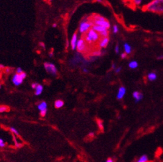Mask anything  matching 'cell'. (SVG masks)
<instances>
[{
  "instance_id": "1",
  "label": "cell",
  "mask_w": 163,
  "mask_h": 162,
  "mask_svg": "<svg viewBox=\"0 0 163 162\" xmlns=\"http://www.w3.org/2000/svg\"><path fill=\"white\" fill-rule=\"evenodd\" d=\"M147 11L152 13H163V0H154L145 6Z\"/></svg>"
},
{
  "instance_id": "2",
  "label": "cell",
  "mask_w": 163,
  "mask_h": 162,
  "mask_svg": "<svg viewBox=\"0 0 163 162\" xmlns=\"http://www.w3.org/2000/svg\"><path fill=\"white\" fill-rule=\"evenodd\" d=\"M100 35L98 32H96L95 30H94L92 28L88 31V32L85 35L84 39L85 42L87 44H91L97 42L100 40Z\"/></svg>"
},
{
  "instance_id": "3",
  "label": "cell",
  "mask_w": 163,
  "mask_h": 162,
  "mask_svg": "<svg viewBox=\"0 0 163 162\" xmlns=\"http://www.w3.org/2000/svg\"><path fill=\"white\" fill-rule=\"evenodd\" d=\"M92 21L94 22V25L104 27L107 29H109L111 27V25L107 20L99 15H94V18Z\"/></svg>"
},
{
  "instance_id": "4",
  "label": "cell",
  "mask_w": 163,
  "mask_h": 162,
  "mask_svg": "<svg viewBox=\"0 0 163 162\" xmlns=\"http://www.w3.org/2000/svg\"><path fill=\"white\" fill-rule=\"evenodd\" d=\"M94 25V22L92 20H84L80 24L79 32H80L81 34L87 33L90 29H91L92 26Z\"/></svg>"
},
{
  "instance_id": "5",
  "label": "cell",
  "mask_w": 163,
  "mask_h": 162,
  "mask_svg": "<svg viewBox=\"0 0 163 162\" xmlns=\"http://www.w3.org/2000/svg\"><path fill=\"white\" fill-rule=\"evenodd\" d=\"M26 76L27 74L26 73H25V72H23V73L21 74H15V75L13 76V78H12V82H13V84L16 85V86H19V85H20L23 83V80L26 78Z\"/></svg>"
},
{
  "instance_id": "6",
  "label": "cell",
  "mask_w": 163,
  "mask_h": 162,
  "mask_svg": "<svg viewBox=\"0 0 163 162\" xmlns=\"http://www.w3.org/2000/svg\"><path fill=\"white\" fill-rule=\"evenodd\" d=\"M44 66L46 71H47L48 74L53 75V76H55L57 74V69L54 64L50 62H45L44 64Z\"/></svg>"
},
{
  "instance_id": "7",
  "label": "cell",
  "mask_w": 163,
  "mask_h": 162,
  "mask_svg": "<svg viewBox=\"0 0 163 162\" xmlns=\"http://www.w3.org/2000/svg\"><path fill=\"white\" fill-rule=\"evenodd\" d=\"M76 49L79 52L81 53H84V52H86L87 50V44L86 42H85L84 39H79L77 42V45H76Z\"/></svg>"
},
{
  "instance_id": "8",
  "label": "cell",
  "mask_w": 163,
  "mask_h": 162,
  "mask_svg": "<svg viewBox=\"0 0 163 162\" xmlns=\"http://www.w3.org/2000/svg\"><path fill=\"white\" fill-rule=\"evenodd\" d=\"M38 108L41 112V116L44 117L47 112V103L45 101H42L38 105Z\"/></svg>"
},
{
  "instance_id": "9",
  "label": "cell",
  "mask_w": 163,
  "mask_h": 162,
  "mask_svg": "<svg viewBox=\"0 0 163 162\" xmlns=\"http://www.w3.org/2000/svg\"><path fill=\"white\" fill-rule=\"evenodd\" d=\"M109 42V37H103L98 42V46L101 48H105L107 46Z\"/></svg>"
},
{
  "instance_id": "10",
  "label": "cell",
  "mask_w": 163,
  "mask_h": 162,
  "mask_svg": "<svg viewBox=\"0 0 163 162\" xmlns=\"http://www.w3.org/2000/svg\"><path fill=\"white\" fill-rule=\"evenodd\" d=\"M77 42H78V34H77V32H75L74 35H72L71 41H70V45H71L72 50H76Z\"/></svg>"
},
{
  "instance_id": "11",
  "label": "cell",
  "mask_w": 163,
  "mask_h": 162,
  "mask_svg": "<svg viewBox=\"0 0 163 162\" xmlns=\"http://www.w3.org/2000/svg\"><path fill=\"white\" fill-rule=\"evenodd\" d=\"M126 93V89L123 86L120 87L119 90H118V94H117V99L119 100L122 99L124 97Z\"/></svg>"
},
{
  "instance_id": "12",
  "label": "cell",
  "mask_w": 163,
  "mask_h": 162,
  "mask_svg": "<svg viewBox=\"0 0 163 162\" xmlns=\"http://www.w3.org/2000/svg\"><path fill=\"white\" fill-rule=\"evenodd\" d=\"M133 98H134V99H135V102H136V103H138V102L140 101L141 100H142L143 97V93L139 92V91H135L133 93Z\"/></svg>"
},
{
  "instance_id": "13",
  "label": "cell",
  "mask_w": 163,
  "mask_h": 162,
  "mask_svg": "<svg viewBox=\"0 0 163 162\" xmlns=\"http://www.w3.org/2000/svg\"><path fill=\"white\" fill-rule=\"evenodd\" d=\"M91 28L94 30H95L96 32H98V34H100V33L105 31L106 30H108V29H107V28H105L104 27L99 26V25H94L92 26V28Z\"/></svg>"
},
{
  "instance_id": "14",
  "label": "cell",
  "mask_w": 163,
  "mask_h": 162,
  "mask_svg": "<svg viewBox=\"0 0 163 162\" xmlns=\"http://www.w3.org/2000/svg\"><path fill=\"white\" fill-rule=\"evenodd\" d=\"M148 161L149 160H148V156L147 155H142L135 161V162H148Z\"/></svg>"
},
{
  "instance_id": "15",
  "label": "cell",
  "mask_w": 163,
  "mask_h": 162,
  "mask_svg": "<svg viewBox=\"0 0 163 162\" xmlns=\"http://www.w3.org/2000/svg\"><path fill=\"white\" fill-rule=\"evenodd\" d=\"M43 87L41 85L39 84L35 89V95H40L43 92Z\"/></svg>"
},
{
  "instance_id": "16",
  "label": "cell",
  "mask_w": 163,
  "mask_h": 162,
  "mask_svg": "<svg viewBox=\"0 0 163 162\" xmlns=\"http://www.w3.org/2000/svg\"><path fill=\"white\" fill-rule=\"evenodd\" d=\"M64 106V101L62 100H57L54 103V107L57 108H59Z\"/></svg>"
},
{
  "instance_id": "17",
  "label": "cell",
  "mask_w": 163,
  "mask_h": 162,
  "mask_svg": "<svg viewBox=\"0 0 163 162\" xmlns=\"http://www.w3.org/2000/svg\"><path fill=\"white\" fill-rule=\"evenodd\" d=\"M157 78V74H155L154 72H151V73H149L148 74V76H147V78H148V80L149 81H154V80H156Z\"/></svg>"
},
{
  "instance_id": "18",
  "label": "cell",
  "mask_w": 163,
  "mask_h": 162,
  "mask_svg": "<svg viewBox=\"0 0 163 162\" xmlns=\"http://www.w3.org/2000/svg\"><path fill=\"white\" fill-rule=\"evenodd\" d=\"M124 50H125V54H130L131 52V46L127 43L124 44Z\"/></svg>"
},
{
  "instance_id": "19",
  "label": "cell",
  "mask_w": 163,
  "mask_h": 162,
  "mask_svg": "<svg viewBox=\"0 0 163 162\" xmlns=\"http://www.w3.org/2000/svg\"><path fill=\"white\" fill-rule=\"evenodd\" d=\"M129 67L131 69H135L138 67V62L135 60L131 61L129 63Z\"/></svg>"
},
{
  "instance_id": "20",
  "label": "cell",
  "mask_w": 163,
  "mask_h": 162,
  "mask_svg": "<svg viewBox=\"0 0 163 162\" xmlns=\"http://www.w3.org/2000/svg\"><path fill=\"white\" fill-rule=\"evenodd\" d=\"M102 54V50H94L93 52H91V56H100Z\"/></svg>"
},
{
  "instance_id": "21",
  "label": "cell",
  "mask_w": 163,
  "mask_h": 162,
  "mask_svg": "<svg viewBox=\"0 0 163 162\" xmlns=\"http://www.w3.org/2000/svg\"><path fill=\"white\" fill-rule=\"evenodd\" d=\"M9 110V108L8 106H5V105H1V106H0V112L8 111Z\"/></svg>"
},
{
  "instance_id": "22",
  "label": "cell",
  "mask_w": 163,
  "mask_h": 162,
  "mask_svg": "<svg viewBox=\"0 0 163 162\" xmlns=\"http://www.w3.org/2000/svg\"><path fill=\"white\" fill-rule=\"evenodd\" d=\"M99 35H100V37H102V38H103V37H108L109 36L108 30H106L105 31L102 32V33H100Z\"/></svg>"
},
{
  "instance_id": "23",
  "label": "cell",
  "mask_w": 163,
  "mask_h": 162,
  "mask_svg": "<svg viewBox=\"0 0 163 162\" xmlns=\"http://www.w3.org/2000/svg\"><path fill=\"white\" fill-rule=\"evenodd\" d=\"M10 130H11V132L13 133V134H15V135H19V131H18L15 128L13 127H11L10 128Z\"/></svg>"
},
{
  "instance_id": "24",
  "label": "cell",
  "mask_w": 163,
  "mask_h": 162,
  "mask_svg": "<svg viewBox=\"0 0 163 162\" xmlns=\"http://www.w3.org/2000/svg\"><path fill=\"white\" fill-rule=\"evenodd\" d=\"M98 126L100 130H104V124H103V122L101 121H100V120L98 121Z\"/></svg>"
},
{
  "instance_id": "25",
  "label": "cell",
  "mask_w": 163,
  "mask_h": 162,
  "mask_svg": "<svg viewBox=\"0 0 163 162\" xmlns=\"http://www.w3.org/2000/svg\"><path fill=\"white\" fill-rule=\"evenodd\" d=\"M119 31V28H118V27L117 25H114L113 26V33H115V34H117Z\"/></svg>"
},
{
  "instance_id": "26",
  "label": "cell",
  "mask_w": 163,
  "mask_h": 162,
  "mask_svg": "<svg viewBox=\"0 0 163 162\" xmlns=\"http://www.w3.org/2000/svg\"><path fill=\"white\" fill-rule=\"evenodd\" d=\"M5 146H6V144H5L4 140L0 138V148H4Z\"/></svg>"
},
{
  "instance_id": "27",
  "label": "cell",
  "mask_w": 163,
  "mask_h": 162,
  "mask_svg": "<svg viewBox=\"0 0 163 162\" xmlns=\"http://www.w3.org/2000/svg\"><path fill=\"white\" fill-rule=\"evenodd\" d=\"M13 138H14V142H15V146H16V147H17V148H20V147H21V146H22L21 144H19V143H18V142L17 140H16V139H15V137H14Z\"/></svg>"
},
{
  "instance_id": "28",
  "label": "cell",
  "mask_w": 163,
  "mask_h": 162,
  "mask_svg": "<svg viewBox=\"0 0 163 162\" xmlns=\"http://www.w3.org/2000/svg\"><path fill=\"white\" fill-rule=\"evenodd\" d=\"M115 52L116 54H118V53L119 52V46L118 44H117V45L115 46Z\"/></svg>"
},
{
  "instance_id": "29",
  "label": "cell",
  "mask_w": 163,
  "mask_h": 162,
  "mask_svg": "<svg viewBox=\"0 0 163 162\" xmlns=\"http://www.w3.org/2000/svg\"><path fill=\"white\" fill-rule=\"evenodd\" d=\"M141 0H135V1H133V3H135L136 5H139L141 4Z\"/></svg>"
},
{
  "instance_id": "30",
  "label": "cell",
  "mask_w": 163,
  "mask_h": 162,
  "mask_svg": "<svg viewBox=\"0 0 163 162\" xmlns=\"http://www.w3.org/2000/svg\"><path fill=\"white\" fill-rule=\"evenodd\" d=\"M121 67H118L117 68H115V72L116 73V74H119V73H120V71H121Z\"/></svg>"
},
{
  "instance_id": "31",
  "label": "cell",
  "mask_w": 163,
  "mask_h": 162,
  "mask_svg": "<svg viewBox=\"0 0 163 162\" xmlns=\"http://www.w3.org/2000/svg\"><path fill=\"white\" fill-rule=\"evenodd\" d=\"M23 72V70H22V69L21 68H17V74H22Z\"/></svg>"
},
{
  "instance_id": "32",
  "label": "cell",
  "mask_w": 163,
  "mask_h": 162,
  "mask_svg": "<svg viewBox=\"0 0 163 162\" xmlns=\"http://www.w3.org/2000/svg\"><path fill=\"white\" fill-rule=\"evenodd\" d=\"M121 58L122 59L126 58H127V54H125V52H123V53H122L121 55Z\"/></svg>"
},
{
  "instance_id": "33",
  "label": "cell",
  "mask_w": 163,
  "mask_h": 162,
  "mask_svg": "<svg viewBox=\"0 0 163 162\" xmlns=\"http://www.w3.org/2000/svg\"><path fill=\"white\" fill-rule=\"evenodd\" d=\"M94 135H95V134H94V132H89V134H88V136L90 137V138H93V137H94Z\"/></svg>"
},
{
  "instance_id": "34",
  "label": "cell",
  "mask_w": 163,
  "mask_h": 162,
  "mask_svg": "<svg viewBox=\"0 0 163 162\" xmlns=\"http://www.w3.org/2000/svg\"><path fill=\"white\" fill-rule=\"evenodd\" d=\"M38 85H39V84H38V83H33V84H32V85H31V86H32V88L36 89V87H37Z\"/></svg>"
},
{
  "instance_id": "35",
  "label": "cell",
  "mask_w": 163,
  "mask_h": 162,
  "mask_svg": "<svg viewBox=\"0 0 163 162\" xmlns=\"http://www.w3.org/2000/svg\"><path fill=\"white\" fill-rule=\"evenodd\" d=\"M114 162V160H113L112 158H108V159L106 160V162Z\"/></svg>"
},
{
  "instance_id": "36",
  "label": "cell",
  "mask_w": 163,
  "mask_h": 162,
  "mask_svg": "<svg viewBox=\"0 0 163 162\" xmlns=\"http://www.w3.org/2000/svg\"><path fill=\"white\" fill-rule=\"evenodd\" d=\"M157 59L159 60H163V55H161L157 57Z\"/></svg>"
},
{
  "instance_id": "37",
  "label": "cell",
  "mask_w": 163,
  "mask_h": 162,
  "mask_svg": "<svg viewBox=\"0 0 163 162\" xmlns=\"http://www.w3.org/2000/svg\"><path fill=\"white\" fill-rule=\"evenodd\" d=\"M83 71H84V72H85V73H88V69H86V68H84V69H83Z\"/></svg>"
},
{
  "instance_id": "38",
  "label": "cell",
  "mask_w": 163,
  "mask_h": 162,
  "mask_svg": "<svg viewBox=\"0 0 163 162\" xmlns=\"http://www.w3.org/2000/svg\"><path fill=\"white\" fill-rule=\"evenodd\" d=\"M40 44H41V46H43L44 48H45V45H44V44L43 43V42H41V43H40Z\"/></svg>"
},
{
  "instance_id": "39",
  "label": "cell",
  "mask_w": 163,
  "mask_h": 162,
  "mask_svg": "<svg viewBox=\"0 0 163 162\" xmlns=\"http://www.w3.org/2000/svg\"><path fill=\"white\" fill-rule=\"evenodd\" d=\"M52 27H53L54 28H55V27H57V23H54V24H53V25H52Z\"/></svg>"
},
{
  "instance_id": "40",
  "label": "cell",
  "mask_w": 163,
  "mask_h": 162,
  "mask_svg": "<svg viewBox=\"0 0 163 162\" xmlns=\"http://www.w3.org/2000/svg\"><path fill=\"white\" fill-rule=\"evenodd\" d=\"M112 68H113V69H115V65L114 64H112Z\"/></svg>"
},
{
  "instance_id": "41",
  "label": "cell",
  "mask_w": 163,
  "mask_h": 162,
  "mask_svg": "<svg viewBox=\"0 0 163 162\" xmlns=\"http://www.w3.org/2000/svg\"><path fill=\"white\" fill-rule=\"evenodd\" d=\"M4 66L2 64H0V68H4Z\"/></svg>"
},
{
  "instance_id": "42",
  "label": "cell",
  "mask_w": 163,
  "mask_h": 162,
  "mask_svg": "<svg viewBox=\"0 0 163 162\" xmlns=\"http://www.w3.org/2000/svg\"><path fill=\"white\" fill-rule=\"evenodd\" d=\"M6 71V72H9V68H7L6 71Z\"/></svg>"
},
{
  "instance_id": "43",
  "label": "cell",
  "mask_w": 163,
  "mask_h": 162,
  "mask_svg": "<svg viewBox=\"0 0 163 162\" xmlns=\"http://www.w3.org/2000/svg\"><path fill=\"white\" fill-rule=\"evenodd\" d=\"M52 53H50V57H52Z\"/></svg>"
},
{
  "instance_id": "44",
  "label": "cell",
  "mask_w": 163,
  "mask_h": 162,
  "mask_svg": "<svg viewBox=\"0 0 163 162\" xmlns=\"http://www.w3.org/2000/svg\"><path fill=\"white\" fill-rule=\"evenodd\" d=\"M1 84H0V89H1Z\"/></svg>"
}]
</instances>
